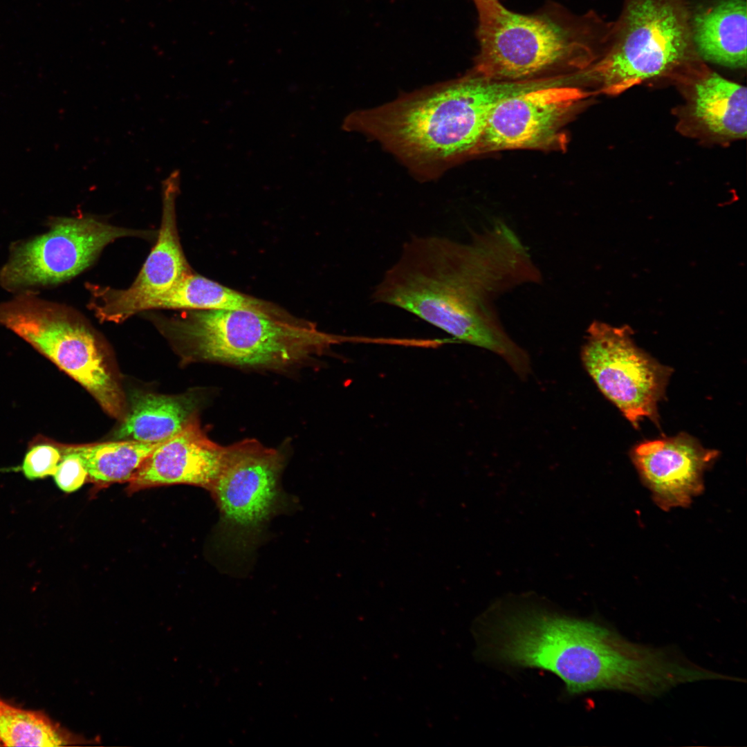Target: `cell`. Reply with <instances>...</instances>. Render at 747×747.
Segmentation results:
<instances>
[{
  "instance_id": "cell-11",
  "label": "cell",
  "mask_w": 747,
  "mask_h": 747,
  "mask_svg": "<svg viewBox=\"0 0 747 747\" xmlns=\"http://www.w3.org/2000/svg\"><path fill=\"white\" fill-rule=\"evenodd\" d=\"M180 172L173 171L162 181L163 212L156 245L130 287L116 290L89 287L91 308L100 321L120 322L145 311L153 299L172 289L191 273L178 235L176 199L180 190Z\"/></svg>"
},
{
  "instance_id": "cell-16",
  "label": "cell",
  "mask_w": 747,
  "mask_h": 747,
  "mask_svg": "<svg viewBox=\"0 0 747 747\" xmlns=\"http://www.w3.org/2000/svg\"><path fill=\"white\" fill-rule=\"evenodd\" d=\"M746 0H721L692 14L694 45L702 60L723 66H746Z\"/></svg>"
},
{
  "instance_id": "cell-13",
  "label": "cell",
  "mask_w": 747,
  "mask_h": 747,
  "mask_svg": "<svg viewBox=\"0 0 747 747\" xmlns=\"http://www.w3.org/2000/svg\"><path fill=\"white\" fill-rule=\"evenodd\" d=\"M719 455L685 432L640 442L629 452L641 482L664 511L686 508L703 492L704 473Z\"/></svg>"
},
{
  "instance_id": "cell-15",
  "label": "cell",
  "mask_w": 747,
  "mask_h": 747,
  "mask_svg": "<svg viewBox=\"0 0 747 747\" xmlns=\"http://www.w3.org/2000/svg\"><path fill=\"white\" fill-rule=\"evenodd\" d=\"M702 62L688 71L693 81L689 106L692 120L714 138H746V88L710 71Z\"/></svg>"
},
{
  "instance_id": "cell-20",
  "label": "cell",
  "mask_w": 747,
  "mask_h": 747,
  "mask_svg": "<svg viewBox=\"0 0 747 747\" xmlns=\"http://www.w3.org/2000/svg\"><path fill=\"white\" fill-rule=\"evenodd\" d=\"M71 736L44 713L18 708L0 699V742L6 746H58Z\"/></svg>"
},
{
  "instance_id": "cell-12",
  "label": "cell",
  "mask_w": 747,
  "mask_h": 747,
  "mask_svg": "<svg viewBox=\"0 0 747 747\" xmlns=\"http://www.w3.org/2000/svg\"><path fill=\"white\" fill-rule=\"evenodd\" d=\"M587 93L554 84L508 98L493 111L474 154L511 149H538L561 140V130Z\"/></svg>"
},
{
  "instance_id": "cell-19",
  "label": "cell",
  "mask_w": 747,
  "mask_h": 747,
  "mask_svg": "<svg viewBox=\"0 0 747 747\" xmlns=\"http://www.w3.org/2000/svg\"><path fill=\"white\" fill-rule=\"evenodd\" d=\"M270 304L235 291L201 275L188 274L172 289L151 301L145 310H268Z\"/></svg>"
},
{
  "instance_id": "cell-1",
  "label": "cell",
  "mask_w": 747,
  "mask_h": 747,
  "mask_svg": "<svg viewBox=\"0 0 747 747\" xmlns=\"http://www.w3.org/2000/svg\"><path fill=\"white\" fill-rule=\"evenodd\" d=\"M542 279L517 234L496 221L473 232L467 242L439 236L410 238L371 297L499 355L524 378L530 371L528 356L504 329L495 304L505 293Z\"/></svg>"
},
{
  "instance_id": "cell-6",
  "label": "cell",
  "mask_w": 747,
  "mask_h": 747,
  "mask_svg": "<svg viewBox=\"0 0 747 747\" xmlns=\"http://www.w3.org/2000/svg\"><path fill=\"white\" fill-rule=\"evenodd\" d=\"M687 0H623L601 56L584 72L618 94L665 75H680L701 61Z\"/></svg>"
},
{
  "instance_id": "cell-18",
  "label": "cell",
  "mask_w": 747,
  "mask_h": 747,
  "mask_svg": "<svg viewBox=\"0 0 747 747\" xmlns=\"http://www.w3.org/2000/svg\"><path fill=\"white\" fill-rule=\"evenodd\" d=\"M163 441L116 440L72 444L71 447L84 461L88 472L87 482L100 490L113 483H128L143 461Z\"/></svg>"
},
{
  "instance_id": "cell-10",
  "label": "cell",
  "mask_w": 747,
  "mask_h": 747,
  "mask_svg": "<svg viewBox=\"0 0 747 747\" xmlns=\"http://www.w3.org/2000/svg\"><path fill=\"white\" fill-rule=\"evenodd\" d=\"M152 234L114 226L91 216L57 218L46 233L14 246L1 269L0 284L10 291L56 284L88 268L114 240Z\"/></svg>"
},
{
  "instance_id": "cell-4",
  "label": "cell",
  "mask_w": 747,
  "mask_h": 747,
  "mask_svg": "<svg viewBox=\"0 0 747 747\" xmlns=\"http://www.w3.org/2000/svg\"><path fill=\"white\" fill-rule=\"evenodd\" d=\"M473 1L480 47L473 72L491 80H531L561 69L583 71L601 56L611 26L593 12L575 17L552 8L523 15L498 0Z\"/></svg>"
},
{
  "instance_id": "cell-3",
  "label": "cell",
  "mask_w": 747,
  "mask_h": 747,
  "mask_svg": "<svg viewBox=\"0 0 747 747\" xmlns=\"http://www.w3.org/2000/svg\"><path fill=\"white\" fill-rule=\"evenodd\" d=\"M539 86L535 80L496 81L472 71L386 104L356 111L343 127L378 140L414 173L432 178L457 158L474 154L501 101Z\"/></svg>"
},
{
  "instance_id": "cell-2",
  "label": "cell",
  "mask_w": 747,
  "mask_h": 747,
  "mask_svg": "<svg viewBox=\"0 0 747 747\" xmlns=\"http://www.w3.org/2000/svg\"><path fill=\"white\" fill-rule=\"evenodd\" d=\"M490 642L495 658L548 670L570 694L611 690L658 697L670 688L674 675L667 647L631 642L593 621L542 611L503 617L492 629Z\"/></svg>"
},
{
  "instance_id": "cell-21",
  "label": "cell",
  "mask_w": 747,
  "mask_h": 747,
  "mask_svg": "<svg viewBox=\"0 0 747 747\" xmlns=\"http://www.w3.org/2000/svg\"><path fill=\"white\" fill-rule=\"evenodd\" d=\"M62 456L60 443L39 435L30 442L21 470L30 480L53 476Z\"/></svg>"
},
{
  "instance_id": "cell-14",
  "label": "cell",
  "mask_w": 747,
  "mask_h": 747,
  "mask_svg": "<svg viewBox=\"0 0 747 747\" xmlns=\"http://www.w3.org/2000/svg\"><path fill=\"white\" fill-rule=\"evenodd\" d=\"M225 449L208 436L197 416L154 450L129 481L127 492L176 484L210 491L221 468Z\"/></svg>"
},
{
  "instance_id": "cell-22",
  "label": "cell",
  "mask_w": 747,
  "mask_h": 747,
  "mask_svg": "<svg viewBox=\"0 0 747 747\" xmlns=\"http://www.w3.org/2000/svg\"><path fill=\"white\" fill-rule=\"evenodd\" d=\"M62 459L53 474L57 487L64 492H73L87 482L88 472L80 455L71 444L60 443Z\"/></svg>"
},
{
  "instance_id": "cell-7",
  "label": "cell",
  "mask_w": 747,
  "mask_h": 747,
  "mask_svg": "<svg viewBox=\"0 0 747 747\" xmlns=\"http://www.w3.org/2000/svg\"><path fill=\"white\" fill-rule=\"evenodd\" d=\"M0 324L80 384L107 414L123 420L128 407L111 358L76 313L25 291L0 303Z\"/></svg>"
},
{
  "instance_id": "cell-9",
  "label": "cell",
  "mask_w": 747,
  "mask_h": 747,
  "mask_svg": "<svg viewBox=\"0 0 747 747\" xmlns=\"http://www.w3.org/2000/svg\"><path fill=\"white\" fill-rule=\"evenodd\" d=\"M631 329L594 321L587 331L581 359L602 394L635 427L649 418L658 425V403L672 369L638 347Z\"/></svg>"
},
{
  "instance_id": "cell-5",
  "label": "cell",
  "mask_w": 747,
  "mask_h": 747,
  "mask_svg": "<svg viewBox=\"0 0 747 747\" xmlns=\"http://www.w3.org/2000/svg\"><path fill=\"white\" fill-rule=\"evenodd\" d=\"M161 326L183 362L288 372L308 365L347 338L321 331L275 307L194 310Z\"/></svg>"
},
{
  "instance_id": "cell-8",
  "label": "cell",
  "mask_w": 747,
  "mask_h": 747,
  "mask_svg": "<svg viewBox=\"0 0 747 747\" xmlns=\"http://www.w3.org/2000/svg\"><path fill=\"white\" fill-rule=\"evenodd\" d=\"M286 462L284 449L266 447L255 439L225 446L210 490L219 510L222 549L237 556L250 555L270 520L288 508L289 498L281 486Z\"/></svg>"
},
{
  "instance_id": "cell-17",
  "label": "cell",
  "mask_w": 747,
  "mask_h": 747,
  "mask_svg": "<svg viewBox=\"0 0 747 747\" xmlns=\"http://www.w3.org/2000/svg\"><path fill=\"white\" fill-rule=\"evenodd\" d=\"M199 397L194 393L171 396L138 393L115 431L116 440L145 443L165 441L199 416Z\"/></svg>"
}]
</instances>
